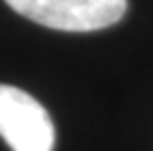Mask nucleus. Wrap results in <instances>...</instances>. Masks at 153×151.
<instances>
[{
    "instance_id": "1",
    "label": "nucleus",
    "mask_w": 153,
    "mask_h": 151,
    "mask_svg": "<svg viewBox=\"0 0 153 151\" xmlns=\"http://www.w3.org/2000/svg\"><path fill=\"white\" fill-rule=\"evenodd\" d=\"M16 14L61 32H97L120 23L126 0H5Z\"/></svg>"
},
{
    "instance_id": "2",
    "label": "nucleus",
    "mask_w": 153,
    "mask_h": 151,
    "mask_svg": "<svg viewBox=\"0 0 153 151\" xmlns=\"http://www.w3.org/2000/svg\"><path fill=\"white\" fill-rule=\"evenodd\" d=\"M0 135L11 151H52L54 124L41 102L16 86L0 84Z\"/></svg>"
}]
</instances>
